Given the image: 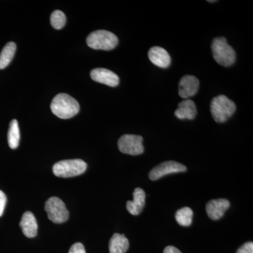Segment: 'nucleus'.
Masks as SVG:
<instances>
[{
	"mask_svg": "<svg viewBox=\"0 0 253 253\" xmlns=\"http://www.w3.org/2000/svg\"><path fill=\"white\" fill-rule=\"evenodd\" d=\"M51 110L58 118L68 119L79 113L80 105L72 96L61 93L56 95L51 101Z\"/></svg>",
	"mask_w": 253,
	"mask_h": 253,
	"instance_id": "nucleus-1",
	"label": "nucleus"
},
{
	"mask_svg": "<svg viewBox=\"0 0 253 253\" xmlns=\"http://www.w3.org/2000/svg\"><path fill=\"white\" fill-rule=\"evenodd\" d=\"M211 48L214 59L221 66L228 67L235 63V51L232 46L228 44L226 38L224 37L213 40Z\"/></svg>",
	"mask_w": 253,
	"mask_h": 253,
	"instance_id": "nucleus-2",
	"label": "nucleus"
},
{
	"mask_svg": "<svg viewBox=\"0 0 253 253\" xmlns=\"http://www.w3.org/2000/svg\"><path fill=\"white\" fill-rule=\"evenodd\" d=\"M236 104L224 95L213 98L211 104V112L214 121L226 122L236 111Z\"/></svg>",
	"mask_w": 253,
	"mask_h": 253,
	"instance_id": "nucleus-3",
	"label": "nucleus"
},
{
	"mask_svg": "<svg viewBox=\"0 0 253 253\" xmlns=\"http://www.w3.org/2000/svg\"><path fill=\"white\" fill-rule=\"evenodd\" d=\"M86 44L91 49L109 51L116 47L118 39L111 32L99 30L92 32L88 36Z\"/></svg>",
	"mask_w": 253,
	"mask_h": 253,
	"instance_id": "nucleus-4",
	"label": "nucleus"
},
{
	"mask_svg": "<svg viewBox=\"0 0 253 253\" xmlns=\"http://www.w3.org/2000/svg\"><path fill=\"white\" fill-rule=\"evenodd\" d=\"M87 165L81 159L64 160L53 166L54 174L58 177L68 178L81 175L85 172Z\"/></svg>",
	"mask_w": 253,
	"mask_h": 253,
	"instance_id": "nucleus-5",
	"label": "nucleus"
},
{
	"mask_svg": "<svg viewBox=\"0 0 253 253\" xmlns=\"http://www.w3.org/2000/svg\"><path fill=\"white\" fill-rule=\"evenodd\" d=\"M44 208L50 220L56 224L65 222L69 217L66 205L59 198H50L46 201Z\"/></svg>",
	"mask_w": 253,
	"mask_h": 253,
	"instance_id": "nucleus-6",
	"label": "nucleus"
},
{
	"mask_svg": "<svg viewBox=\"0 0 253 253\" xmlns=\"http://www.w3.org/2000/svg\"><path fill=\"white\" fill-rule=\"evenodd\" d=\"M118 146L121 152L131 156H138L144 151L142 136L139 135H123L118 140Z\"/></svg>",
	"mask_w": 253,
	"mask_h": 253,
	"instance_id": "nucleus-7",
	"label": "nucleus"
},
{
	"mask_svg": "<svg viewBox=\"0 0 253 253\" xmlns=\"http://www.w3.org/2000/svg\"><path fill=\"white\" fill-rule=\"evenodd\" d=\"M186 167L176 161H166L155 167L149 173V178L151 180H157L165 175L172 173L185 172Z\"/></svg>",
	"mask_w": 253,
	"mask_h": 253,
	"instance_id": "nucleus-8",
	"label": "nucleus"
},
{
	"mask_svg": "<svg viewBox=\"0 0 253 253\" xmlns=\"http://www.w3.org/2000/svg\"><path fill=\"white\" fill-rule=\"evenodd\" d=\"M199 81L193 76H184L179 83V94L183 99H188L199 91Z\"/></svg>",
	"mask_w": 253,
	"mask_h": 253,
	"instance_id": "nucleus-9",
	"label": "nucleus"
},
{
	"mask_svg": "<svg viewBox=\"0 0 253 253\" xmlns=\"http://www.w3.org/2000/svg\"><path fill=\"white\" fill-rule=\"evenodd\" d=\"M91 79L106 85L116 86L119 84V78L116 73L106 68H95L90 73Z\"/></svg>",
	"mask_w": 253,
	"mask_h": 253,
	"instance_id": "nucleus-10",
	"label": "nucleus"
},
{
	"mask_svg": "<svg viewBox=\"0 0 253 253\" xmlns=\"http://www.w3.org/2000/svg\"><path fill=\"white\" fill-rule=\"evenodd\" d=\"M230 206V203L226 199L212 200L206 206L208 217L213 220L220 219Z\"/></svg>",
	"mask_w": 253,
	"mask_h": 253,
	"instance_id": "nucleus-11",
	"label": "nucleus"
},
{
	"mask_svg": "<svg viewBox=\"0 0 253 253\" xmlns=\"http://www.w3.org/2000/svg\"><path fill=\"white\" fill-rule=\"evenodd\" d=\"M149 58L156 66L162 68L169 67L171 63V57L166 49L160 46H153L149 51Z\"/></svg>",
	"mask_w": 253,
	"mask_h": 253,
	"instance_id": "nucleus-12",
	"label": "nucleus"
},
{
	"mask_svg": "<svg viewBox=\"0 0 253 253\" xmlns=\"http://www.w3.org/2000/svg\"><path fill=\"white\" fill-rule=\"evenodd\" d=\"M23 234L28 238H34L38 234V223L34 214L27 211L23 214L19 224Z\"/></svg>",
	"mask_w": 253,
	"mask_h": 253,
	"instance_id": "nucleus-13",
	"label": "nucleus"
},
{
	"mask_svg": "<svg viewBox=\"0 0 253 253\" xmlns=\"http://www.w3.org/2000/svg\"><path fill=\"white\" fill-rule=\"evenodd\" d=\"M133 198L134 199L132 201L126 202V210L132 215H138L140 214L144 207L146 194L141 188H136L133 193Z\"/></svg>",
	"mask_w": 253,
	"mask_h": 253,
	"instance_id": "nucleus-14",
	"label": "nucleus"
},
{
	"mask_svg": "<svg viewBox=\"0 0 253 253\" xmlns=\"http://www.w3.org/2000/svg\"><path fill=\"white\" fill-rule=\"evenodd\" d=\"M174 115L176 118L180 120H194L197 115L196 104L192 100H184L179 103Z\"/></svg>",
	"mask_w": 253,
	"mask_h": 253,
	"instance_id": "nucleus-15",
	"label": "nucleus"
},
{
	"mask_svg": "<svg viewBox=\"0 0 253 253\" xmlns=\"http://www.w3.org/2000/svg\"><path fill=\"white\" fill-rule=\"evenodd\" d=\"M129 241L123 234H114L109 241L110 253H126L129 249Z\"/></svg>",
	"mask_w": 253,
	"mask_h": 253,
	"instance_id": "nucleus-16",
	"label": "nucleus"
},
{
	"mask_svg": "<svg viewBox=\"0 0 253 253\" xmlns=\"http://www.w3.org/2000/svg\"><path fill=\"white\" fill-rule=\"evenodd\" d=\"M16 45L13 42L7 43L0 53V69L9 66L16 53Z\"/></svg>",
	"mask_w": 253,
	"mask_h": 253,
	"instance_id": "nucleus-17",
	"label": "nucleus"
},
{
	"mask_svg": "<svg viewBox=\"0 0 253 253\" xmlns=\"http://www.w3.org/2000/svg\"><path fill=\"white\" fill-rule=\"evenodd\" d=\"M7 138L9 147L11 149H16L19 145L20 141L19 126L16 120H13L10 123Z\"/></svg>",
	"mask_w": 253,
	"mask_h": 253,
	"instance_id": "nucleus-18",
	"label": "nucleus"
},
{
	"mask_svg": "<svg viewBox=\"0 0 253 253\" xmlns=\"http://www.w3.org/2000/svg\"><path fill=\"white\" fill-rule=\"evenodd\" d=\"M193 215H194V213L191 208H183L176 212V221H177L179 225L189 226L192 223Z\"/></svg>",
	"mask_w": 253,
	"mask_h": 253,
	"instance_id": "nucleus-19",
	"label": "nucleus"
},
{
	"mask_svg": "<svg viewBox=\"0 0 253 253\" xmlns=\"http://www.w3.org/2000/svg\"><path fill=\"white\" fill-rule=\"evenodd\" d=\"M50 21L53 28L56 30H60L64 27L66 22V17L62 11L56 10L51 14Z\"/></svg>",
	"mask_w": 253,
	"mask_h": 253,
	"instance_id": "nucleus-20",
	"label": "nucleus"
},
{
	"mask_svg": "<svg viewBox=\"0 0 253 253\" xmlns=\"http://www.w3.org/2000/svg\"><path fill=\"white\" fill-rule=\"evenodd\" d=\"M68 253H86L84 246L81 243H76L71 246Z\"/></svg>",
	"mask_w": 253,
	"mask_h": 253,
	"instance_id": "nucleus-21",
	"label": "nucleus"
},
{
	"mask_svg": "<svg viewBox=\"0 0 253 253\" xmlns=\"http://www.w3.org/2000/svg\"><path fill=\"white\" fill-rule=\"evenodd\" d=\"M236 253H253V243L248 242L243 245Z\"/></svg>",
	"mask_w": 253,
	"mask_h": 253,
	"instance_id": "nucleus-22",
	"label": "nucleus"
},
{
	"mask_svg": "<svg viewBox=\"0 0 253 253\" xmlns=\"http://www.w3.org/2000/svg\"><path fill=\"white\" fill-rule=\"evenodd\" d=\"M6 204V196L3 191H0V217L4 213L5 206Z\"/></svg>",
	"mask_w": 253,
	"mask_h": 253,
	"instance_id": "nucleus-23",
	"label": "nucleus"
},
{
	"mask_svg": "<svg viewBox=\"0 0 253 253\" xmlns=\"http://www.w3.org/2000/svg\"><path fill=\"white\" fill-rule=\"evenodd\" d=\"M163 253H181V251L174 246H168L164 250Z\"/></svg>",
	"mask_w": 253,
	"mask_h": 253,
	"instance_id": "nucleus-24",
	"label": "nucleus"
},
{
	"mask_svg": "<svg viewBox=\"0 0 253 253\" xmlns=\"http://www.w3.org/2000/svg\"><path fill=\"white\" fill-rule=\"evenodd\" d=\"M209 1V2H215L216 1Z\"/></svg>",
	"mask_w": 253,
	"mask_h": 253,
	"instance_id": "nucleus-25",
	"label": "nucleus"
}]
</instances>
